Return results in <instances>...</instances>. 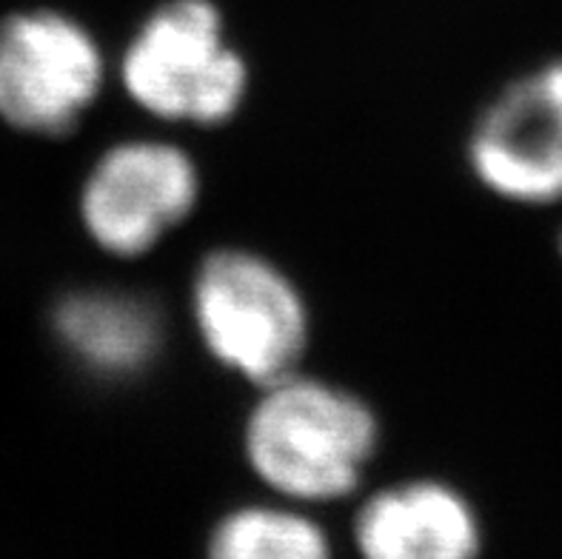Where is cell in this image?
Masks as SVG:
<instances>
[{
  "instance_id": "obj_9",
  "label": "cell",
  "mask_w": 562,
  "mask_h": 559,
  "mask_svg": "<svg viewBox=\"0 0 562 559\" xmlns=\"http://www.w3.org/2000/svg\"><path fill=\"white\" fill-rule=\"evenodd\" d=\"M206 559H331L321 525L292 505H243L209 537Z\"/></svg>"
},
{
  "instance_id": "obj_7",
  "label": "cell",
  "mask_w": 562,
  "mask_h": 559,
  "mask_svg": "<svg viewBox=\"0 0 562 559\" xmlns=\"http://www.w3.org/2000/svg\"><path fill=\"white\" fill-rule=\"evenodd\" d=\"M355 546L363 559H477L483 532L460 491L437 480H408L360 505Z\"/></svg>"
},
{
  "instance_id": "obj_6",
  "label": "cell",
  "mask_w": 562,
  "mask_h": 559,
  "mask_svg": "<svg viewBox=\"0 0 562 559\" xmlns=\"http://www.w3.org/2000/svg\"><path fill=\"white\" fill-rule=\"evenodd\" d=\"M465 157L494 198L531 209L562 203V57L514 78L485 103Z\"/></svg>"
},
{
  "instance_id": "obj_4",
  "label": "cell",
  "mask_w": 562,
  "mask_h": 559,
  "mask_svg": "<svg viewBox=\"0 0 562 559\" xmlns=\"http://www.w3.org/2000/svg\"><path fill=\"white\" fill-rule=\"evenodd\" d=\"M194 157L164 137H128L86 171L78 214L86 237L109 257L149 255L200 203Z\"/></svg>"
},
{
  "instance_id": "obj_2",
  "label": "cell",
  "mask_w": 562,
  "mask_h": 559,
  "mask_svg": "<svg viewBox=\"0 0 562 559\" xmlns=\"http://www.w3.org/2000/svg\"><path fill=\"white\" fill-rule=\"evenodd\" d=\"M117 83L155 121L214 128L246 103L249 66L212 0H169L126 43Z\"/></svg>"
},
{
  "instance_id": "obj_8",
  "label": "cell",
  "mask_w": 562,
  "mask_h": 559,
  "mask_svg": "<svg viewBox=\"0 0 562 559\" xmlns=\"http://www.w3.org/2000/svg\"><path fill=\"white\" fill-rule=\"evenodd\" d=\"M52 332L64 355L94 380L146 374L166 340L155 300L114 286H86L64 294L52 312Z\"/></svg>"
},
{
  "instance_id": "obj_3",
  "label": "cell",
  "mask_w": 562,
  "mask_h": 559,
  "mask_svg": "<svg viewBox=\"0 0 562 559\" xmlns=\"http://www.w3.org/2000/svg\"><path fill=\"white\" fill-rule=\"evenodd\" d=\"M189 314L209 357L257 389L300 371L312 337L303 291L251 248H214L198 262Z\"/></svg>"
},
{
  "instance_id": "obj_5",
  "label": "cell",
  "mask_w": 562,
  "mask_h": 559,
  "mask_svg": "<svg viewBox=\"0 0 562 559\" xmlns=\"http://www.w3.org/2000/svg\"><path fill=\"white\" fill-rule=\"evenodd\" d=\"M106 86V57L83 23L37 9L0 23V121L37 137L78 126Z\"/></svg>"
},
{
  "instance_id": "obj_10",
  "label": "cell",
  "mask_w": 562,
  "mask_h": 559,
  "mask_svg": "<svg viewBox=\"0 0 562 559\" xmlns=\"http://www.w3.org/2000/svg\"><path fill=\"white\" fill-rule=\"evenodd\" d=\"M557 248H560V257H562V232H560V237H557Z\"/></svg>"
},
{
  "instance_id": "obj_1",
  "label": "cell",
  "mask_w": 562,
  "mask_h": 559,
  "mask_svg": "<svg viewBox=\"0 0 562 559\" xmlns=\"http://www.w3.org/2000/svg\"><path fill=\"white\" fill-rule=\"evenodd\" d=\"M380 446V420L363 396L303 371L260 385L243 425L255 477L285 503L351 496Z\"/></svg>"
}]
</instances>
